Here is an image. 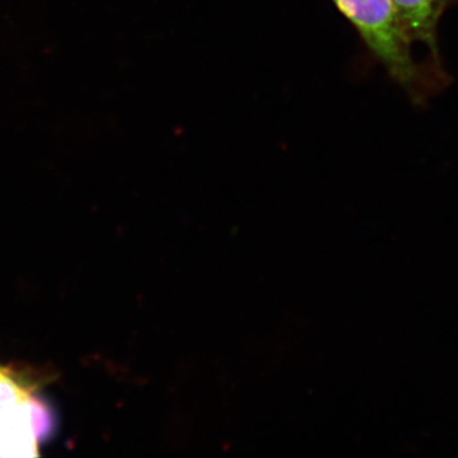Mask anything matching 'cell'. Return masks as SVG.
<instances>
[{
	"instance_id": "obj_1",
	"label": "cell",
	"mask_w": 458,
	"mask_h": 458,
	"mask_svg": "<svg viewBox=\"0 0 458 458\" xmlns=\"http://www.w3.org/2000/svg\"><path fill=\"white\" fill-rule=\"evenodd\" d=\"M354 26L370 53L388 74L411 95H420V71L411 54V41L393 0H333Z\"/></svg>"
},
{
	"instance_id": "obj_2",
	"label": "cell",
	"mask_w": 458,
	"mask_h": 458,
	"mask_svg": "<svg viewBox=\"0 0 458 458\" xmlns=\"http://www.w3.org/2000/svg\"><path fill=\"white\" fill-rule=\"evenodd\" d=\"M450 0H393L410 41L426 45L432 55L438 54L439 21Z\"/></svg>"
},
{
	"instance_id": "obj_3",
	"label": "cell",
	"mask_w": 458,
	"mask_h": 458,
	"mask_svg": "<svg viewBox=\"0 0 458 458\" xmlns=\"http://www.w3.org/2000/svg\"><path fill=\"white\" fill-rule=\"evenodd\" d=\"M38 385L30 376L0 366V417L21 414L38 399Z\"/></svg>"
}]
</instances>
